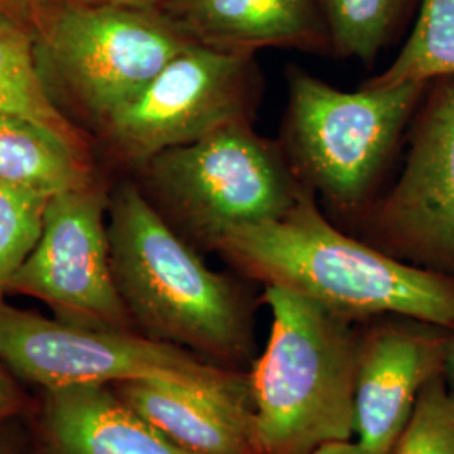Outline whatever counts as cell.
I'll return each instance as SVG.
<instances>
[{
    "instance_id": "6da1fadb",
    "label": "cell",
    "mask_w": 454,
    "mask_h": 454,
    "mask_svg": "<svg viewBox=\"0 0 454 454\" xmlns=\"http://www.w3.org/2000/svg\"><path fill=\"white\" fill-rule=\"evenodd\" d=\"M212 251L241 275L303 294L352 324L404 317L454 328V278L343 234L309 191L278 219L229 231Z\"/></svg>"
},
{
    "instance_id": "7a4b0ae2",
    "label": "cell",
    "mask_w": 454,
    "mask_h": 454,
    "mask_svg": "<svg viewBox=\"0 0 454 454\" xmlns=\"http://www.w3.org/2000/svg\"><path fill=\"white\" fill-rule=\"evenodd\" d=\"M114 283L135 328L238 371L253 354V313L243 288L211 270L137 184L108 202Z\"/></svg>"
},
{
    "instance_id": "3957f363",
    "label": "cell",
    "mask_w": 454,
    "mask_h": 454,
    "mask_svg": "<svg viewBox=\"0 0 454 454\" xmlns=\"http://www.w3.org/2000/svg\"><path fill=\"white\" fill-rule=\"evenodd\" d=\"M271 330L249 377L261 454H311L356 436L360 333L303 294L264 286Z\"/></svg>"
},
{
    "instance_id": "277c9868",
    "label": "cell",
    "mask_w": 454,
    "mask_h": 454,
    "mask_svg": "<svg viewBox=\"0 0 454 454\" xmlns=\"http://www.w3.org/2000/svg\"><path fill=\"white\" fill-rule=\"evenodd\" d=\"M31 29L54 103L66 101L99 127L195 43L162 9L73 0H48Z\"/></svg>"
},
{
    "instance_id": "5b68a950",
    "label": "cell",
    "mask_w": 454,
    "mask_h": 454,
    "mask_svg": "<svg viewBox=\"0 0 454 454\" xmlns=\"http://www.w3.org/2000/svg\"><path fill=\"white\" fill-rule=\"evenodd\" d=\"M146 197L185 239L206 249L232 229L273 221L309 189L281 146L239 121L142 165Z\"/></svg>"
},
{
    "instance_id": "8992f818",
    "label": "cell",
    "mask_w": 454,
    "mask_h": 454,
    "mask_svg": "<svg viewBox=\"0 0 454 454\" xmlns=\"http://www.w3.org/2000/svg\"><path fill=\"white\" fill-rule=\"evenodd\" d=\"M429 84L341 91L300 67L288 73L281 148L294 176L345 211L358 207L419 108Z\"/></svg>"
},
{
    "instance_id": "52a82bcc",
    "label": "cell",
    "mask_w": 454,
    "mask_h": 454,
    "mask_svg": "<svg viewBox=\"0 0 454 454\" xmlns=\"http://www.w3.org/2000/svg\"><path fill=\"white\" fill-rule=\"evenodd\" d=\"M0 362L43 390L165 380L253 407L249 377L135 330H103L51 320L0 303Z\"/></svg>"
},
{
    "instance_id": "ba28073f",
    "label": "cell",
    "mask_w": 454,
    "mask_h": 454,
    "mask_svg": "<svg viewBox=\"0 0 454 454\" xmlns=\"http://www.w3.org/2000/svg\"><path fill=\"white\" fill-rule=\"evenodd\" d=\"M258 80L254 54L194 43L101 129L120 159L142 167L165 150L251 121Z\"/></svg>"
},
{
    "instance_id": "9c48e42d",
    "label": "cell",
    "mask_w": 454,
    "mask_h": 454,
    "mask_svg": "<svg viewBox=\"0 0 454 454\" xmlns=\"http://www.w3.org/2000/svg\"><path fill=\"white\" fill-rule=\"evenodd\" d=\"M108 202L110 195L98 182L52 195L41 238L9 293L41 300L65 324L133 330L114 283Z\"/></svg>"
},
{
    "instance_id": "30bf717a",
    "label": "cell",
    "mask_w": 454,
    "mask_h": 454,
    "mask_svg": "<svg viewBox=\"0 0 454 454\" xmlns=\"http://www.w3.org/2000/svg\"><path fill=\"white\" fill-rule=\"evenodd\" d=\"M371 226L379 249L454 278V78L429 82L404 167Z\"/></svg>"
},
{
    "instance_id": "8fae6325",
    "label": "cell",
    "mask_w": 454,
    "mask_h": 454,
    "mask_svg": "<svg viewBox=\"0 0 454 454\" xmlns=\"http://www.w3.org/2000/svg\"><path fill=\"white\" fill-rule=\"evenodd\" d=\"M450 330L384 317L360 333L356 436L365 450L394 454L427 382L442 373Z\"/></svg>"
},
{
    "instance_id": "7c38bea8",
    "label": "cell",
    "mask_w": 454,
    "mask_h": 454,
    "mask_svg": "<svg viewBox=\"0 0 454 454\" xmlns=\"http://www.w3.org/2000/svg\"><path fill=\"white\" fill-rule=\"evenodd\" d=\"M116 397L189 454H261L253 407L165 380H125Z\"/></svg>"
},
{
    "instance_id": "4fadbf2b",
    "label": "cell",
    "mask_w": 454,
    "mask_h": 454,
    "mask_svg": "<svg viewBox=\"0 0 454 454\" xmlns=\"http://www.w3.org/2000/svg\"><path fill=\"white\" fill-rule=\"evenodd\" d=\"M195 43L229 52L324 48L317 0H170L162 7Z\"/></svg>"
},
{
    "instance_id": "5bb4252c",
    "label": "cell",
    "mask_w": 454,
    "mask_h": 454,
    "mask_svg": "<svg viewBox=\"0 0 454 454\" xmlns=\"http://www.w3.org/2000/svg\"><path fill=\"white\" fill-rule=\"evenodd\" d=\"M37 454H189L125 406L110 386L44 390Z\"/></svg>"
},
{
    "instance_id": "9a60e30c",
    "label": "cell",
    "mask_w": 454,
    "mask_h": 454,
    "mask_svg": "<svg viewBox=\"0 0 454 454\" xmlns=\"http://www.w3.org/2000/svg\"><path fill=\"white\" fill-rule=\"evenodd\" d=\"M0 182L52 197L95 177L90 153L27 118L0 114Z\"/></svg>"
},
{
    "instance_id": "2e32d148",
    "label": "cell",
    "mask_w": 454,
    "mask_h": 454,
    "mask_svg": "<svg viewBox=\"0 0 454 454\" xmlns=\"http://www.w3.org/2000/svg\"><path fill=\"white\" fill-rule=\"evenodd\" d=\"M0 114L27 118L90 153L82 131L49 95L35 61L33 29L4 14H0Z\"/></svg>"
},
{
    "instance_id": "e0dca14e",
    "label": "cell",
    "mask_w": 454,
    "mask_h": 454,
    "mask_svg": "<svg viewBox=\"0 0 454 454\" xmlns=\"http://www.w3.org/2000/svg\"><path fill=\"white\" fill-rule=\"evenodd\" d=\"M441 78H454V0H422L406 44L394 63L367 84H429Z\"/></svg>"
},
{
    "instance_id": "ac0fdd59",
    "label": "cell",
    "mask_w": 454,
    "mask_h": 454,
    "mask_svg": "<svg viewBox=\"0 0 454 454\" xmlns=\"http://www.w3.org/2000/svg\"><path fill=\"white\" fill-rule=\"evenodd\" d=\"M328 41L341 56L371 63L386 44L404 0H317Z\"/></svg>"
},
{
    "instance_id": "d6986e66",
    "label": "cell",
    "mask_w": 454,
    "mask_h": 454,
    "mask_svg": "<svg viewBox=\"0 0 454 454\" xmlns=\"http://www.w3.org/2000/svg\"><path fill=\"white\" fill-rule=\"evenodd\" d=\"M49 195L0 182V303L41 238Z\"/></svg>"
},
{
    "instance_id": "ffe728a7",
    "label": "cell",
    "mask_w": 454,
    "mask_h": 454,
    "mask_svg": "<svg viewBox=\"0 0 454 454\" xmlns=\"http://www.w3.org/2000/svg\"><path fill=\"white\" fill-rule=\"evenodd\" d=\"M394 454H454V394L442 373L421 390Z\"/></svg>"
},
{
    "instance_id": "44dd1931",
    "label": "cell",
    "mask_w": 454,
    "mask_h": 454,
    "mask_svg": "<svg viewBox=\"0 0 454 454\" xmlns=\"http://www.w3.org/2000/svg\"><path fill=\"white\" fill-rule=\"evenodd\" d=\"M26 407V394L20 389L17 377L0 362V424L12 419Z\"/></svg>"
},
{
    "instance_id": "7402d4cb",
    "label": "cell",
    "mask_w": 454,
    "mask_h": 454,
    "mask_svg": "<svg viewBox=\"0 0 454 454\" xmlns=\"http://www.w3.org/2000/svg\"><path fill=\"white\" fill-rule=\"evenodd\" d=\"M48 0H0V14L12 17L19 22L33 27L37 14Z\"/></svg>"
},
{
    "instance_id": "603a6c76",
    "label": "cell",
    "mask_w": 454,
    "mask_h": 454,
    "mask_svg": "<svg viewBox=\"0 0 454 454\" xmlns=\"http://www.w3.org/2000/svg\"><path fill=\"white\" fill-rule=\"evenodd\" d=\"M311 454H375L365 450L362 444H358L356 439L340 441V442H330L322 448L315 450Z\"/></svg>"
},
{
    "instance_id": "cb8c5ba5",
    "label": "cell",
    "mask_w": 454,
    "mask_h": 454,
    "mask_svg": "<svg viewBox=\"0 0 454 454\" xmlns=\"http://www.w3.org/2000/svg\"><path fill=\"white\" fill-rule=\"evenodd\" d=\"M82 4H99V5H121V7H140V9H162L170 0H73Z\"/></svg>"
},
{
    "instance_id": "d4e9b609",
    "label": "cell",
    "mask_w": 454,
    "mask_h": 454,
    "mask_svg": "<svg viewBox=\"0 0 454 454\" xmlns=\"http://www.w3.org/2000/svg\"><path fill=\"white\" fill-rule=\"evenodd\" d=\"M442 379H444L448 389L454 394V328L450 330V339H448L444 365H442Z\"/></svg>"
},
{
    "instance_id": "484cf974",
    "label": "cell",
    "mask_w": 454,
    "mask_h": 454,
    "mask_svg": "<svg viewBox=\"0 0 454 454\" xmlns=\"http://www.w3.org/2000/svg\"><path fill=\"white\" fill-rule=\"evenodd\" d=\"M0 454H7V451L4 450V446H2V444H0Z\"/></svg>"
}]
</instances>
